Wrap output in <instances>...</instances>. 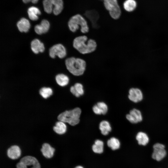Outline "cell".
Here are the masks:
<instances>
[{
  "label": "cell",
  "mask_w": 168,
  "mask_h": 168,
  "mask_svg": "<svg viewBox=\"0 0 168 168\" xmlns=\"http://www.w3.org/2000/svg\"><path fill=\"white\" fill-rule=\"evenodd\" d=\"M72 46L79 53L85 55L95 52L98 45L95 40L92 38L88 39L87 35H82L77 36L74 39Z\"/></svg>",
  "instance_id": "cell-1"
},
{
  "label": "cell",
  "mask_w": 168,
  "mask_h": 168,
  "mask_svg": "<svg viewBox=\"0 0 168 168\" xmlns=\"http://www.w3.org/2000/svg\"><path fill=\"white\" fill-rule=\"evenodd\" d=\"M65 65L68 70L75 76L82 75L87 67V63L84 59L79 57H71L65 60Z\"/></svg>",
  "instance_id": "cell-2"
},
{
  "label": "cell",
  "mask_w": 168,
  "mask_h": 168,
  "mask_svg": "<svg viewBox=\"0 0 168 168\" xmlns=\"http://www.w3.org/2000/svg\"><path fill=\"white\" fill-rule=\"evenodd\" d=\"M68 26L70 30L73 33L80 30L81 33H88L90 28L86 19L81 15L77 14L72 16L69 20Z\"/></svg>",
  "instance_id": "cell-3"
},
{
  "label": "cell",
  "mask_w": 168,
  "mask_h": 168,
  "mask_svg": "<svg viewBox=\"0 0 168 168\" xmlns=\"http://www.w3.org/2000/svg\"><path fill=\"white\" fill-rule=\"evenodd\" d=\"M81 110L79 108H76L72 110H66L58 115L59 121L68 123L72 126H74L79 122Z\"/></svg>",
  "instance_id": "cell-4"
},
{
  "label": "cell",
  "mask_w": 168,
  "mask_h": 168,
  "mask_svg": "<svg viewBox=\"0 0 168 168\" xmlns=\"http://www.w3.org/2000/svg\"><path fill=\"white\" fill-rule=\"evenodd\" d=\"M104 5L112 18L117 20L120 17L121 11L117 0H104Z\"/></svg>",
  "instance_id": "cell-5"
},
{
  "label": "cell",
  "mask_w": 168,
  "mask_h": 168,
  "mask_svg": "<svg viewBox=\"0 0 168 168\" xmlns=\"http://www.w3.org/2000/svg\"><path fill=\"white\" fill-rule=\"evenodd\" d=\"M153 152L152 157L154 160L160 161L163 159L166 155V152L165 149V146L159 143L155 144L153 146Z\"/></svg>",
  "instance_id": "cell-6"
},
{
  "label": "cell",
  "mask_w": 168,
  "mask_h": 168,
  "mask_svg": "<svg viewBox=\"0 0 168 168\" xmlns=\"http://www.w3.org/2000/svg\"><path fill=\"white\" fill-rule=\"evenodd\" d=\"M49 55L52 58H54L57 56L59 58H63L66 56V50L62 44H57L53 45L50 49Z\"/></svg>",
  "instance_id": "cell-7"
},
{
  "label": "cell",
  "mask_w": 168,
  "mask_h": 168,
  "mask_svg": "<svg viewBox=\"0 0 168 168\" xmlns=\"http://www.w3.org/2000/svg\"><path fill=\"white\" fill-rule=\"evenodd\" d=\"M19 161L24 163L27 168H41L38 160L35 157L27 156L21 158Z\"/></svg>",
  "instance_id": "cell-8"
},
{
  "label": "cell",
  "mask_w": 168,
  "mask_h": 168,
  "mask_svg": "<svg viewBox=\"0 0 168 168\" xmlns=\"http://www.w3.org/2000/svg\"><path fill=\"white\" fill-rule=\"evenodd\" d=\"M84 15L90 21L93 29L100 27L97 23L99 15L97 11L94 10H88L85 12Z\"/></svg>",
  "instance_id": "cell-9"
},
{
  "label": "cell",
  "mask_w": 168,
  "mask_h": 168,
  "mask_svg": "<svg viewBox=\"0 0 168 168\" xmlns=\"http://www.w3.org/2000/svg\"><path fill=\"white\" fill-rule=\"evenodd\" d=\"M126 118L129 122L133 124L138 123L142 120V116L140 111L135 108L131 110L129 113L126 115Z\"/></svg>",
  "instance_id": "cell-10"
},
{
  "label": "cell",
  "mask_w": 168,
  "mask_h": 168,
  "mask_svg": "<svg viewBox=\"0 0 168 168\" xmlns=\"http://www.w3.org/2000/svg\"><path fill=\"white\" fill-rule=\"evenodd\" d=\"M128 93V99L133 102H138L142 100L143 98L142 93L139 88H131L129 90Z\"/></svg>",
  "instance_id": "cell-11"
},
{
  "label": "cell",
  "mask_w": 168,
  "mask_h": 168,
  "mask_svg": "<svg viewBox=\"0 0 168 168\" xmlns=\"http://www.w3.org/2000/svg\"><path fill=\"white\" fill-rule=\"evenodd\" d=\"M7 152L8 157L13 160L19 159L21 156V149L17 145L11 146L8 149Z\"/></svg>",
  "instance_id": "cell-12"
},
{
  "label": "cell",
  "mask_w": 168,
  "mask_h": 168,
  "mask_svg": "<svg viewBox=\"0 0 168 168\" xmlns=\"http://www.w3.org/2000/svg\"><path fill=\"white\" fill-rule=\"evenodd\" d=\"M55 150L54 147L47 143L43 144L40 149L43 155L47 159L51 158L53 156Z\"/></svg>",
  "instance_id": "cell-13"
},
{
  "label": "cell",
  "mask_w": 168,
  "mask_h": 168,
  "mask_svg": "<svg viewBox=\"0 0 168 168\" xmlns=\"http://www.w3.org/2000/svg\"><path fill=\"white\" fill-rule=\"evenodd\" d=\"M50 27L49 22L46 20H42L40 24L35 26V30L38 34L41 35L47 32Z\"/></svg>",
  "instance_id": "cell-14"
},
{
  "label": "cell",
  "mask_w": 168,
  "mask_h": 168,
  "mask_svg": "<svg viewBox=\"0 0 168 168\" xmlns=\"http://www.w3.org/2000/svg\"><path fill=\"white\" fill-rule=\"evenodd\" d=\"M31 48L32 51L36 54L39 52H43L45 49L44 44L37 39H34L31 41Z\"/></svg>",
  "instance_id": "cell-15"
},
{
  "label": "cell",
  "mask_w": 168,
  "mask_h": 168,
  "mask_svg": "<svg viewBox=\"0 0 168 168\" xmlns=\"http://www.w3.org/2000/svg\"><path fill=\"white\" fill-rule=\"evenodd\" d=\"M17 26L20 32H27L30 27V24L28 20L22 18L17 22Z\"/></svg>",
  "instance_id": "cell-16"
},
{
  "label": "cell",
  "mask_w": 168,
  "mask_h": 168,
  "mask_svg": "<svg viewBox=\"0 0 168 168\" xmlns=\"http://www.w3.org/2000/svg\"><path fill=\"white\" fill-rule=\"evenodd\" d=\"M136 139L139 145L144 146L147 145L149 141L147 135L143 132H138L136 135Z\"/></svg>",
  "instance_id": "cell-17"
},
{
  "label": "cell",
  "mask_w": 168,
  "mask_h": 168,
  "mask_svg": "<svg viewBox=\"0 0 168 168\" xmlns=\"http://www.w3.org/2000/svg\"><path fill=\"white\" fill-rule=\"evenodd\" d=\"M92 150L94 153L100 154L104 151V143L100 139H97L94 142V144L92 146Z\"/></svg>",
  "instance_id": "cell-18"
},
{
  "label": "cell",
  "mask_w": 168,
  "mask_h": 168,
  "mask_svg": "<svg viewBox=\"0 0 168 168\" xmlns=\"http://www.w3.org/2000/svg\"><path fill=\"white\" fill-rule=\"evenodd\" d=\"M71 92L76 97H79L84 93L83 86L80 83H76L70 88Z\"/></svg>",
  "instance_id": "cell-19"
},
{
  "label": "cell",
  "mask_w": 168,
  "mask_h": 168,
  "mask_svg": "<svg viewBox=\"0 0 168 168\" xmlns=\"http://www.w3.org/2000/svg\"><path fill=\"white\" fill-rule=\"evenodd\" d=\"M65 123L61 121L56 122L53 128L54 132L59 135L65 133L67 130V127Z\"/></svg>",
  "instance_id": "cell-20"
},
{
  "label": "cell",
  "mask_w": 168,
  "mask_h": 168,
  "mask_svg": "<svg viewBox=\"0 0 168 168\" xmlns=\"http://www.w3.org/2000/svg\"><path fill=\"white\" fill-rule=\"evenodd\" d=\"M29 18L32 21H36L38 19V16L41 14L39 9L35 7L32 6L29 7L27 11Z\"/></svg>",
  "instance_id": "cell-21"
},
{
  "label": "cell",
  "mask_w": 168,
  "mask_h": 168,
  "mask_svg": "<svg viewBox=\"0 0 168 168\" xmlns=\"http://www.w3.org/2000/svg\"><path fill=\"white\" fill-rule=\"evenodd\" d=\"M55 80L58 84L61 86H64L67 85L69 81L68 77L62 73L57 75L55 77Z\"/></svg>",
  "instance_id": "cell-22"
},
{
  "label": "cell",
  "mask_w": 168,
  "mask_h": 168,
  "mask_svg": "<svg viewBox=\"0 0 168 168\" xmlns=\"http://www.w3.org/2000/svg\"><path fill=\"white\" fill-rule=\"evenodd\" d=\"M107 146L113 151L119 149L120 147L119 140L115 137H112L108 140L107 142Z\"/></svg>",
  "instance_id": "cell-23"
},
{
  "label": "cell",
  "mask_w": 168,
  "mask_h": 168,
  "mask_svg": "<svg viewBox=\"0 0 168 168\" xmlns=\"http://www.w3.org/2000/svg\"><path fill=\"white\" fill-rule=\"evenodd\" d=\"M99 129L101 134L105 136L107 135L111 130L110 123L106 120H103L100 123Z\"/></svg>",
  "instance_id": "cell-24"
},
{
  "label": "cell",
  "mask_w": 168,
  "mask_h": 168,
  "mask_svg": "<svg viewBox=\"0 0 168 168\" xmlns=\"http://www.w3.org/2000/svg\"><path fill=\"white\" fill-rule=\"evenodd\" d=\"M54 6L53 12L55 15L59 14L62 11L63 8V2L62 0H53Z\"/></svg>",
  "instance_id": "cell-25"
},
{
  "label": "cell",
  "mask_w": 168,
  "mask_h": 168,
  "mask_svg": "<svg viewBox=\"0 0 168 168\" xmlns=\"http://www.w3.org/2000/svg\"><path fill=\"white\" fill-rule=\"evenodd\" d=\"M136 5V2L134 0H126L124 2L123 6L125 10L130 12L134 10Z\"/></svg>",
  "instance_id": "cell-26"
},
{
  "label": "cell",
  "mask_w": 168,
  "mask_h": 168,
  "mask_svg": "<svg viewBox=\"0 0 168 168\" xmlns=\"http://www.w3.org/2000/svg\"><path fill=\"white\" fill-rule=\"evenodd\" d=\"M39 93L43 98L47 99L52 95L53 91L50 87H43L40 89Z\"/></svg>",
  "instance_id": "cell-27"
},
{
  "label": "cell",
  "mask_w": 168,
  "mask_h": 168,
  "mask_svg": "<svg viewBox=\"0 0 168 168\" xmlns=\"http://www.w3.org/2000/svg\"><path fill=\"white\" fill-rule=\"evenodd\" d=\"M43 5L44 11L48 13H50L53 11V0H44Z\"/></svg>",
  "instance_id": "cell-28"
},
{
  "label": "cell",
  "mask_w": 168,
  "mask_h": 168,
  "mask_svg": "<svg viewBox=\"0 0 168 168\" xmlns=\"http://www.w3.org/2000/svg\"><path fill=\"white\" fill-rule=\"evenodd\" d=\"M101 114H105L108 111V107L106 104L102 102H100L96 104Z\"/></svg>",
  "instance_id": "cell-29"
},
{
  "label": "cell",
  "mask_w": 168,
  "mask_h": 168,
  "mask_svg": "<svg viewBox=\"0 0 168 168\" xmlns=\"http://www.w3.org/2000/svg\"><path fill=\"white\" fill-rule=\"evenodd\" d=\"M16 168H27L25 164L20 161L16 163Z\"/></svg>",
  "instance_id": "cell-30"
},
{
  "label": "cell",
  "mask_w": 168,
  "mask_h": 168,
  "mask_svg": "<svg viewBox=\"0 0 168 168\" xmlns=\"http://www.w3.org/2000/svg\"><path fill=\"white\" fill-rule=\"evenodd\" d=\"M22 1L23 2L25 3L31 2L33 3H36L38 2V0H22Z\"/></svg>",
  "instance_id": "cell-31"
},
{
  "label": "cell",
  "mask_w": 168,
  "mask_h": 168,
  "mask_svg": "<svg viewBox=\"0 0 168 168\" xmlns=\"http://www.w3.org/2000/svg\"><path fill=\"white\" fill-rule=\"evenodd\" d=\"M74 168H84L81 165H78L76 166Z\"/></svg>",
  "instance_id": "cell-32"
}]
</instances>
